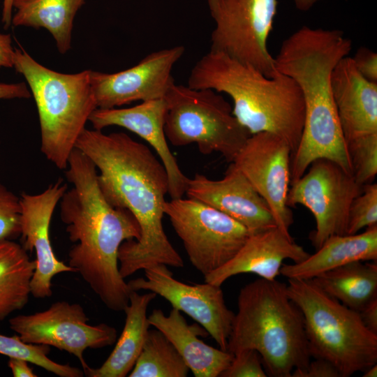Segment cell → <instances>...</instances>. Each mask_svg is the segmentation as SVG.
Segmentation results:
<instances>
[{
	"label": "cell",
	"instance_id": "1",
	"mask_svg": "<svg viewBox=\"0 0 377 377\" xmlns=\"http://www.w3.org/2000/svg\"><path fill=\"white\" fill-rule=\"evenodd\" d=\"M75 148L94 163L108 202L128 210L139 224V239L125 241L119 249L122 277L158 264L183 267L184 261L163 226L169 182L161 160L147 145L122 132L105 134L85 128Z\"/></svg>",
	"mask_w": 377,
	"mask_h": 377
},
{
	"label": "cell",
	"instance_id": "2",
	"mask_svg": "<svg viewBox=\"0 0 377 377\" xmlns=\"http://www.w3.org/2000/svg\"><path fill=\"white\" fill-rule=\"evenodd\" d=\"M66 177L72 187L60 200V216L69 240L68 265L112 311L122 310L131 290L120 274L121 244L139 239L140 228L127 209L112 206L103 195L94 163L80 150L71 153Z\"/></svg>",
	"mask_w": 377,
	"mask_h": 377
},
{
	"label": "cell",
	"instance_id": "3",
	"mask_svg": "<svg viewBox=\"0 0 377 377\" xmlns=\"http://www.w3.org/2000/svg\"><path fill=\"white\" fill-rule=\"evenodd\" d=\"M351 48L352 41L341 30L305 25L283 41L274 57L276 71L297 84L304 102L302 134L291 159L290 184L318 158L332 161L353 175L331 87L334 68Z\"/></svg>",
	"mask_w": 377,
	"mask_h": 377
},
{
	"label": "cell",
	"instance_id": "4",
	"mask_svg": "<svg viewBox=\"0 0 377 377\" xmlns=\"http://www.w3.org/2000/svg\"><path fill=\"white\" fill-rule=\"evenodd\" d=\"M187 85L225 93L232 113L251 134L269 132L283 138L292 156L300 143L304 102L297 84L279 72L268 77L253 66L209 50L192 68Z\"/></svg>",
	"mask_w": 377,
	"mask_h": 377
},
{
	"label": "cell",
	"instance_id": "5",
	"mask_svg": "<svg viewBox=\"0 0 377 377\" xmlns=\"http://www.w3.org/2000/svg\"><path fill=\"white\" fill-rule=\"evenodd\" d=\"M286 286L260 277L242 288L228 339L227 351L232 355L256 350L271 377H291L311 361L303 315Z\"/></svg>",
	"mask_w": 377,
	"mask_h": 377
},
{
	"label": "cell",
	"instance_id": "6",
	"mask_svg": "<svg viewBox=\"0 0 377 377\" xmlns=\"http://www.w3.org/2000/svg\"><path fill=\"white\" fill-rule=\"evenodd\" d=\"M13 67L24 77L34 98L41 152L57 168L66 169L79 136L97 108L91 70L59 73L39 64L22 48H15Z\"/></svg>",
	"mask_w": 377,
	"mask_h": 377
},
{
	"label": "cell",
	"instance_id": "7",
	"mask_svg": "<svg viewBox=\"0 0 377 377\" xmlns=\"http://www.w3.org/2000/svg\"><path fill=\"white\" fill-rule=\"evenodd\" d=\"M289 297L300 309L311 357L328 360L341 377L364 372L377 363V334L360 313L318 287L311 279H288Z\"/></svg>",
	"mask_w": 377,
	"mask_h": 377
},
{
	"label": "cell",
	"instance_id": "8",
	"mask_svg": "<svg viewBox=\"0 0 377 377\" xmlns=\"http://www.w3.org/2000/svg\"><path fill=\"white\" fill-rule=\"evenodd\" d=\"M165 100L164 131L174 146L195 144L202 154L217 152L231 163L251 135L235 117L230 103L214 90L175 83Z\"/></svg>",
	"mask_w": 377,
	"mask_h": 377
},
{
	"label": "cell",
	"instance_id": "9",
	"mask_svg": "<svg viewBox=\"0 0 377 377\" xmlns=\"http://www.w3.org/2000/svg\"><path fill=\"white\" fill-rule=\"evenodd\" d=\"M164 212L191 263L204 276L231 260L251 235L235 219L192 198L171 199Z\"/></svg>",
	"mask_w": 377,
	"mask_h": 377
},
{
	"label": "cell",
	"instance_id": "10",
	"mask_svg": "<svg viewBox=\"0 0 377 377\" xmlns=\"http://www.w3.org/2000/svg\"><path fill=\"white\" fill-rule=\"evenodd\" d=\"M277 0H207L214 22L210 50L248 64L268 77L276 73L267 46Z\"/></svg>",
	"mask_w": 377,
	"mask_h": 377
},
{
	"label": "cell",
	"instance_id": "11",
	"mask_svg": "<svg viewBox=\"0 0 377 377\" xmlns=\"http://www.w3.org/2000/svg\"><path fill=\"white\" fill-rule=\"evenodd\" d=\"M290 185L287 205H303L315 218L309 238L316 249L332 236L346 235L350 205L363 186L353 175L332 161L318 158Z\"/></svg>",
	"mask_w": 377,
	"mask_h": 377
},
{
	"label": "cell",
	"instance_id": "12",
	"mask_svg": "<svg viewBox=\"0 0 377 377\" xmlns=\"http://www.w3.org/2000/svg\"><path fill=\"white\" fill-rule=\"evenodd\" d=\"M82 306L57 301L47 309L9 320L10 329L25 343L53 346L75 356L83 371L89 366L84 359L87 348L113 345L117 330L106 323L91 325Z\"/></svg>",
	"mask_w": 377,
	"mask_h": 377
},
{
	"label": "cell",
	"instance_id": "13",
	"mask_svg": "<svg viewBox=\"0 0 377 377\" xmlns=\"http://www.w3.org/2000/svg\"><path fill=\"white\" fill-rule=\"evenodd\" d=\"M292 150L281 137L269 132L251 134L232 163L269 206L276 227L293 238V216L287 205Z\"/></svg>",
	"mask_w": 377,
	"mask_h": 377
},
{
	"label": "cell",
	"instance_id": "14",
	"mask_svg": "<svg viewBox=\"0 0 377 377\" xmlns=\"http://www.w3.org/2000/svg\"><path fill=\"white\" fill-rule=\"evenodd\" d=\"M144 271L145 278L127 282L132 291L148 290L163 297L172 308L185 313L200 325L220 349L227 350L235 313L226 306L221 286L207 282L185 283L175 279L163 264Z\"/></svg>",
	"mask_w": 377,
	"mask_h": 377
},
{
	"label": "cell",
	"instance_id": "15",
	"mask_svg": "<svg viewBox=\"0 0 377 377\" xmlns=\"http://www.w3.org/2000/svg\"><path fill=\"white\" fill-rule=\"evenodd\" d=\"M185 52L183 45L148 54L136 65L119 72L90 71L97 108L111 109L134 101L164 98L175 84L172 71Z\"/></svg>",
	"mask_w": 377,
	"mask_h": 377
},
{
	"label": "cell",
	"instance_id": "16",
	"mask_svg": "<svg viewBox=\"0 0 377 377\" xmlns=\"http://www.w3.org/2000/svg\"><path fill=\"white\" fill-rule=\"evenodd\" d=\"M67 190L61 180L50 184L38 194L22 193L21 231L22 246L35 251L36 268L31 280V295L35 298L52 295V280L62 272H75L68 265L57 259L50 239V226L54 210Z\"/></svg>",
	"mask_w": 377,
	"mask_h": 377
},
{
	"label": "cell",
	"instance_id": "17",
	"mask_svg": "<svg viewBox=\"0 0 377 377\" xmlns=\"http://www.w3.org/2000/svg\"><path fill=\"white\" fill-rule=\"evenodd\" d=\"M185 194L235 219L251 235L276 227L267 202L232 163L221 179L201 174L188 178Z\"/></svg>",
	"mask_w": 377,
	"mask_h": 377
},
{
	"label": "cell",
	"instance_id": "18",
	"mask_svg": "<svg viewBox=\"0 0 377 377\" xmlns=\"http://www.w3.org/2000/svg\"><path fill=\"white\" fill-rule=\"evenodd\" d=\"M166 109L165 98L142 101L126 108H96L89 121L94 129L120 126L145 140L164 165L168 177L169 195L171 199H177L185 194L188 177L180 169L167 142L164 131Z\"/></svg>",
	"mask_w": 377,
	"mask_h": 377
},
{
	"label": "cell",
	"instance_id": "19",
	"mask_svg": "<svg viewBox=\"0 0 377 377\" xmlns=\"http://www.w3.org/2000/svg\"><path fill=\"white\" fill-rule=\"evenodd\" d=\"M310 254L277 227L251 235L236 255L222 267L204 276L205 282L221 286L229 278L251 273L267 280L280 274L285 260L300 263Z\"/></svg>",
	"mask_w": 377,
	"mask_h": 377
},
{
	"label": "cell",
	"instance_id": "20",
	"mask_svg": "<svg viewBox=\"0 0 377 377\" xmlns=\"http://www.w3.org/2000/svg\"><path fill=\"white\" fill-rule=\"evenodd\" d=\"M331 87L346 142L377 133V83L360 73L352 57L337 64Z\"/></svg>",
	"mask_w": 377,
	"mask_h": 377
},
{
	"label": "cell",
	"instance_id": "21",
	"mask_svg": "<svg viewBox=\"0 0 377 377\" xmlns=\"http://www.w3.org/2000/svg\"><path fill=\"white\" fill-rule=\"evenodd\" d=\"M147 319L172 343L195 377H220L230 365L233 355L205 343L198 337L208 332L197 324L188 325L179 310L172 308L165 315L154 309Z\"/></svg>",
	"mask_w": 377,
	"mask_h": 377
},
{
	"label": "cell",
	"instance_id": "22",
	"mask_svg": "<svg viewBox=\"0 0 377 377\" xmlns=\"http://www.w3.org/2000/svg\"><path fill=\"white\" fill-rule=\"evenodd\" d=\"M377 260V226L362 233L329 237L313 255L300 263L283 264L280 274L288 279H311L354 261Z\"/></svg>",
	"mask_w": 377,
	"mask_h": 377
},
{
	"label": "cell",
	"instance_id": "23",
	"mask_svg": "<svg viewBox=\"0 0 377 377\" xmlns=\"http://www.w3.org/2000/svg\"><path fill=\"white\" fill-rule=\"evenodd\" d=\"M157 295L153 292L139 294L131 291L122 332L110 355L98 368L84 371L89 377H124L133 369L142 349L150 326L147 311Z\"/></svg>",
	"mask_w": 377,
	"mask_h": 377
},
{
	"label": "cell",
	"instance_id": "24",
	"mask_svg": "<svg viewBox=\"0 0 377 377\" xmlns=\"http://www.w3.org/2000/svg\"><path fill=\"white\" fill-rule=\"evenodd\" d=\"M311 281L325 293L358 312L377 299L376 261H354L322 273Z\"/></svg>",
	"mask_w": 377,
	"mask_h": 377
},
{
	"label": "cell",
	"instance_id": "25",
	"mask_svg": "<svg viewBox=\"0 0 377 377\" xmlns=\"http://www.w3.org/2000/svg\"><path fill=\"white\" fill-rule=\"evenodd\" d=\"M84 3V0H15L11 24L46 29L59 52L65 54L71 47L74 18Z\"/></svg>",
	"mask_w": 377,
	"mask_h": 377
},
{
	"label": "cell",
	"instance_id": "26",
	"mask_svg": "<svg viewBox=\"0 0 377 377\" xmlns=\"http://www.w3.org/2000/svg\"><path fill=\"white\" fill-rule=\"evenodd\" d=\"M35 260L11 239L0 240V320L28 303Z\"/></svg>",
	"mask_w": 377,
	"mask_h": 377
},
{
	"label": "cell",
	"instance_id": "27",
	"mask_svg": "<svg viewBox=\"0 0 377 377\" xmlns=\"http://www.w3.org/2000/svg\"><path fill=\"white\" fill-rule=\"evenodd\" d=\"M189 368L172 343L157 329L149 330L129 377H186Z\"/></svg>",
	"mask_w": 377,
	"mask_h": 377
},
{
	"label": "cell",
	"instance_id": "28",
	"mask_svg": "<svg viewBox=\"0 0 377 377\" xmlns=\"http://www.w3.org/2000/svg\"><path fill=\"white\" fill-rule=\"evenodd\" d=\"M50 347L45 345L27 343L17 334L8 337L0 334V354L10 357L20 358L37 365L60 377H82L83 370L63 364L49 358Z\"/></svg>",
	"mask_w": 377,
	"mask_h": 377
},
{
	"label": "cell",
	"instance_id": "29",
	"mask_svg": "<svg viewBox=\"0 0 377 377\" xmlns=\"http://www.w3.org/2000/svg\"><path fill=\"white\" fill-rule=\"evenodd\" d=\"M353 176L361 186L372 183L377 174V133L346 142Z\"/></svg>",
	"mask_w": 377,
	"mask_h": 377
},
{
	"label": "cell",
	"instance_id": "30",
	"mask_svg": "<svg viewBox=\"0 0 377 377\" xmlns=\"http://www.w3.org/2000/svg\"><path fill=\"white\" fill-rule=\"evenodd\" d=\"M374 226H377V184L372 182L363 185L350 205L346 235Z\"/></svg>",
	"mask_w": 377,
	"mask_h": 377
},
{
	"label": "cell",
	"instance_id": "31",
	"mask_svg": "<svg viewBox=\"0 0 377 377\" xmlns=\"http://www.w3.org/2000/svg\"><path fill=\"white\" fill-rule=\"evenodd\" d=\"M21 212L20 198L0 184V240L20 235Z\"/></svg>",
	"mask_w": 377,
	"mask_h": 377
},
{
	"label": "cell",
	"instance_id": "32",
	"mask_svg": "<svg viewBox=\"0 0 377 377\" xmlns=\"http://www.w3.org/2000/svg\"><path fill=\"white\" fill-rule=\"evenodd\" d=\"M259 353L253 349L242 350L235 355L220 377H266Z\"/></svg>",
	"mask_w": 377,
	"mask_h": 377
},
{
	"label": "cell",
	"instance_id": "33",
	"mask_svg": "<svg viewBox=\"0 0 377 377\" xmlns=\"http://www.w3.org/2000/svg\"><path fill=\"white\" fill-rule=\"evenodd\" d=\"M355 67L367 80L377 83V54L361 47L352 57Z\"/></svg>",
	"mask_w": 377,
	"mask_h": 377
},
{
	"label": "cell",
	"instance_id": "34",
	"mask_svg": "<svg viewBox=\"0 0 377 377\" xmlns=\"http://www.w3.org/2000/svg\"><path fill=\"white\" fill-rule=\"evenodd\" d=\"M291 377H341L335 366L327 360L315 358L304 370H293Z\"/></svg>",
	"mask_w": 377,
	"mask_h": 377
},
{
	"label": "cell",
	"instance_id": "35",
	"mask_svg": "<svg viewBox=\"0 0 377 377\" xmlns=\"http://www.w3.org/2000/svg\"><path fill=\"white\" fill-rule=\"evenodd\" d=\"M31 96L25 82L0 83V99L29 98Z\"/></svg>",
	"mask_w": 377,
	"mask_h": 377
},
{
	"label": "cell",
	"instance_id": "36",
	"mask_svg": "<svg viewBox=\"0 0 377 377\" xmlns=\"http://www.w3.org/2000/svg\"><path fill=\"white\" fill-rule=\"evenodd\" d=\"M14 50L10 35L0 34V69L13 67Z\"/></svg>",
	"mask_w": 377,
	"mask_h": 377
},
{
	"label": "cell",
	"instance_id": "37",
	"mask_svg": "<svg viewBox=\"0 0 377 377\" xmlns=\"http://www.w3.org/2000/svg\"><path fill=\"white\" fill-rule=\"evenodd\" d=\"M364 325L377 334V299L372 301L360 312Z\"/></svg>",
	"mask_w": 377,
	"mask_h": 377
},
{
	"label": "cell",
	"instance_id": "38",
	"mask_svg": "<svg viewBox=\"0 0 377 377\" xmlns=\"http://www.w3.org/2000/svg\"><path fill=\"white\" fill-rule=\"evenodd\" d=\"M28 363L23 359L10 357L8 365L15 377H36L37 375L32 371Z\"/></svg>",
	"mask_w": 377,
	"mask_h": 377
},
{
	"label": "cell",
	"instance_id": "39",
	"mask_svg": "<svg viewBox=\"0 0 377 377\" xmlns=\"http://www.w3.org/2000/svg\"><path fill=\"white\" fill-rule=\"evenodd\" d=\"M15 0H3L1 21L5 29L11 25L13 3Z\"/></svg>",
	"mask_w": 377,
	"mask_h": 377
},
{
	"label": "cell",
	"instance_id": "40",
	"mask_svg": "<svg viewBox=\"0 0 377 377\" xmlns=\"http://www.w3.org/2000/svg\"><path fill=\"white\" fill-rule=\"evenodd\" d=\"M297 9L301 11L310 10L316 3L321 0H292Z\"/></svg>",
	"mask_w": 377,
	"mask_h": 377
},
{
	"label": "cell",
	"instance_id": "41",
	"mask_svg": "<svg viewBox=\"0 0 377 377\" xmlns=\"http://www.w3.org/2000/svg\"><path fill=\"white\" fill-rule=\"evenodd\" d=\"M364 377H376L377 376V364L372 365L363 372Z\"/></svg>",
	"mask_w": 377,
	"mask_h": 377
}]
</instances>
